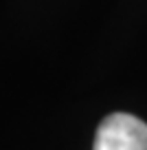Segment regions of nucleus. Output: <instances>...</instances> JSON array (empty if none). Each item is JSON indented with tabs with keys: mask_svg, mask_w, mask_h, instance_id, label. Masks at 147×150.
<instances>
[{
	"mask_svg": "<svg viewBox=\"0 0 147 150\" xmlns=\"http://www.w3.org/2000/svg\"><path fill=\"white\" fill-rule=\"evenodd\" d=\"M92 150H147V124L130 112H112L97 128Z\"/></svg>",
	"mask_w": 147,
	"mask_h": 150,
	"instance_id": "obj_1",
	"label": "nucleus"
}]
</instances>
